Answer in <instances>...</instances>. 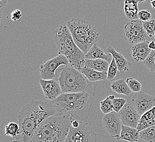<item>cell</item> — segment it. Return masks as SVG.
<instances>
[{
    "instance_id": "6da1fadb",
    "label": "cell",
    "mask_w": 155,
    "mask_h": 142,
    "mask_svg": "<svg viewBox=\"0 0 155 142\" xmlns=\"http://www.w3.org/2000/svg\"><path fill=\"white\" fill-rule=\"evenodd\" d=\"M52 104L33 100L25 104L18 113L19 130L15 139L17 142H30L34 134L45 119L57 114Z\"/></svg>"
},
{
    "instance_id": "7a4b0ae2",
    "label": "cell",
    "mask_w": 155,
    "mask_h": 142,
    "mask_svg": "<svg viewBox=\"0 0 155 142\" xmlns=\"http://www.w3.org/2000/svg\"><path fill=\"white\" fill-rule=\"evenodd\" d=\"M72 114L58 113L45 119L30 142H64L71 126Z\"/></svg>"
},
{
    "instance_id": "3957f363",
    "label": "cell",
    "mask_w": 155,
    "mask_h": 142,
    "mask_svg": "<svg viewBox=\"0 0 155 142\" xmlns=\"http://www.w3.org/2000/svg\"><path fill=\"white\" fill-rule=\"evenodd\" d=\"M54 41L58 54L66 56L71 67L81 71L84 67L85 54L75 43L67 25H61L55 30Z\"/></svg>"
},
{
    "instance_id": "277c9868",
    "label": "cell",
    "mask_w": 155,
    "mask_h": 142,
    "mask_svg": "<svg viewBox=\"0 0 155 142\" xmlns=\"http://www.w3.org/2000/svg\"><path fill=\"white\" fill-rule=\"evenodd\" d=\"M67 26L75 43L85 54L100 39L98 29L89 21L73 18L67 22Z\"/></svg>"
},
{
    "instance_id": "5b68a950",
    "label": "cell",
    "mask_w": 155,
    "mask_h": 142,
    "mask_svg": "<svg viewBox=\"0 0 155 142\" xmlns=\"http://www.w3.org/2000/svg\"><path fill=\"white\" fill-rule=\"evenodd\" d=\"M58 80L62 94L88 92L91 82L81 71L72 67L66 66L59 70Z\"/></svg>"
},
{
    "instance_id": "8992f818",
    "label": "cell",
    "mask_w": 155,
    "mask_h": 142,
    "mask_svg": "<svg viewBox=\"0 0 155 142\" xmlns=\"http://www.w3.org/2000/svg\"><path fill=\"white\" fill-rule=\"evenodd\" d=\"M89 97V94L87 92L66 93L62 94L52 102L57 112L66 113L81 110L87 104Z\"/></svg>"
},
{
    "instance_id": "52a82bcc",
    "label": "cell",
    "mask_w": 155,
    "mask_h": 142,
    "mask_svg": "<svg viewBox=\"0 0 155 142\" xmlns=\"http://www.w3.org/2000/svg\"><path fill=\"white\" fill-rule=\"evenodd\" d=\"M64 142H97V134L94 129L81 121L78 127L71 126Z\"/></svg>"
},
{
    "instance_id": "ba28073f",
    "label": "cell",
    "mask_w": 155,
    "mask_h": 142,
    "mask_svg": "<svg viewBox=\"0 0 155 142\" xmlns=\"http://www.w3.org/2000/svg\"><path fill=\"white\" fill-rule=\"evenodd\" d=\"M147 37L144 30L143 23L139 19L133 20L125 25L124 29V38L129 43L135 45L145 41Z\"/></svg>"
},
{
    "instance_id": "9c48e42d",
    "label": "cell",
    "mask_w": 155,
    "mask_h": 142,
    "mask_svg": "<svg viewBox=\"0 0 155 142\" xmlns=\"http://www.w3.org/2000/svg\"><path fill=\"white\" fill-rule=\"evenodd\" d=\"M68 60L66 56L63 55H59L48 60L40 66L39 71L41 79L45 80L54 79L56 78V72L59 67L62 65L68 66Z\"/></svg>"
},
{
    "instance_id": "30bf717a",
    "label": "cell",
    "mask_w": 155,
    "mask_h": 142,
    "mask_svg": "<svg viewBox=\"0 0 155 142\" xmlns=\"http://www.w3.org/2000/svg\"><path fill=\"white\" fill-rule=\"evenodd\" d=\"M102 125L112 138L119 140L123 124L118 113L113 111L105 114L102 119Z\"/></svg>"
},
{
    "instance_id": "8fae6325",
    "label": "cell",
    "mask_w": 155,
    "mask_h": 142,
    "mask_svg": "<svg viewBox=\"0 0 155 142\" xmlns=\"http://www.w3.org/2000/svg\"><path fill=\"white\" fill-rule=\"evenodd\" d=\"M130 104L140 116L155 106V97L145 92L135 93L130 100Z\"/></svg>"
},
{
    "instance_id": "7c38bea8",
    "label": "cell",
    "mask_w": 155,
    "mask_h": 142,
    "mask_svg": "<svg viewBox=\"0 0 155 142\" xmlns=\"http://www.w3.org/2000/svg\"><path fill=\"white\" fill-rule=\"evenodd\" d=\"M118 114L123 125L137 128L141 116L131 104H126Z\"/></svg>"
},
{
    "instance_id": "4fadbf2b",
    "label": "cell",
    "mask_w": 155,
    "mask_h": 142,
    "mask_svg": "<svg viewBox=\"0 0 155 142\" xmlns=\"http://www.w3.org/2000/svg\"><path fill=\"white\" fill-rule=\"evenodd\" d=\"M44 95L46 98L54 101L62 94L59 82L54 79L39 80Z\"/></svg>"
},
{
    "instance_id": "5bb4252c",
    "label": "cell",
    "mask_w": 155,
    "mask_h": 142,
    "mask_svg": "<svg viewBox=\"0 0 155 142\" xmlns=\"http://www.w3.org/2000/svg\"><path fill=\"white\" fill-rule=\"evenodd\" d=\"M149 41L142 42L133 45L131 47V55L136 62L145 61L149 56L152 50L149 47Z\"/></svg>"
},
{
    "instance_id": "9a60e30c",
    "label": "cell",
    "mask_w": 155,
    "mask_h": 142,
    "mask_svg": "<svg viewBox=\"0 0 155 142\" xmlns=\"http://www.w3.org/2000/svg\"><path fill=\"white\" fill-rule=\"evenodd\" d=\"M107 51L108 53L111 54L115 60L118 69L120 73L123 74L126 72L129 71V68L131 66V63L125 59L122 54L117 51L115 49L111 46L108 47Z\"/></svg>"
},
{
    "instance_id": "2e32d148",
    "label": "cell",
    "mask_w": 155,
    "mask_h": 142,
    "mask_svg": "<svg viewBox=\"0 0 155 142\" xmlns=\"http://www.w3.org/2000/svg\"><path fill=\"white\" fill-rule=\"evenodd\" d=\"M85 59H102L107 61L110 63L113 57L111 54H107L101 48L99 47L97 43H95L85 55Z\"/></svg>"
},
{
    "instance_id": "e0dca14e",
    "label": "cell",
    "mask_w": 155,
    "mask_h": 142,
    "mask_svg": "<svg viewBox=\"0 0 155 142\" xmlns=\"http://www.w3.org/2000/svg\"><path fill=\"white\" fill-rule=\"evenodd\" d=\"M139 0H124V11L127 18L133 20L138 19Z\"/></svg>"
},
{
    "instance_id": "ac0fdd59",
    "label": "cell",
    "mask_w": 155,
    "mask_h": 142,
    "mask_svg": "<svg viewBox=\"0 0 155 142\" xmlns=\"http://www.w3.org/2000/svg\"><path fill=\"white\" fill-rule=\"evenodd\" d=\"M80 71L90 82L104 81L107 79V72H99L85 66Z\"/></svg>"
},
{
    "instance_id": "d6986e66",
    "label": "cell",
    "mask_w": 155,
    "mask_h": 142,
    "mask_svg": "<svg viewBox=\"0 0 155 142\" xmlns=\"http://www.w3.org/2000/svg\"><path fill=\"white\" fill-rule=\"evenodd\" d=\"M140 139V132L137 128L122 125L119 140L128 142H137Z\"/></svg>"
},
{
    "instance_id": "ffe728a7",
    "label": "cell",
    "mask_w": 155,
    "mask_h": 142,
    "mask_svg": "<svg viewBox=\"0 0 155 142\" xmlns=\"http://www.w3.org/2000/svg\"><path fill=\"white\" fill-rule=\"evenodd\" d=\"M110 64L107 61L104 60L85 59L84 66L99 72H107Z\"/></svg>"
},
{
    "instance_id": "44dd1931",
    "label": "cell",
    "mask_w": 155,
    "mask_h": 142,
    "mask_svg": "<svg viewBox=\"0 0 155 142\" xmlns=\"http://www.w3.org/2000/svg\"><path fill=\"white\" fill-rule=\"evenodd\" d=\"M110 88L114 92L119 95L129 96L132 92L126 82V80L124 79L113 81L110 84Z\"/></svg>"
},
{
    "instance_id": "7402d4cb",
    "label": "cell",
    "mask_w": 155,
    "mask_h": 142,
    "mask_svg": "<svg viewBox=\"0 0 155 142\" xmlns=\"http://www.w3.org/2000/svg\"><path fill=\"white\" fill-rule=\"evenodd\" d=\"M140 139L146 142H155V125L141 131Z\"/></svg>"
},
{
    "instance_id": "603a6c76",
    "label": "cell",
    "mask_w": 155,
    "mask_h": 142,
    "mask_svg": "<svg viewBox=\"0 0 155 142\" xmlns=\"http://www.w3.org/2000/svg\"><path fill=\"white\" fill-rule=\"evenodd\" d=\"M115 98L114 95H110L100 102V108L102 112L107 114L114 111L113 99Z\"/></svg>"
},
{
    "instance_id": "cb8c5ba5",
    "label": "cell",
    "mask_w": 155,
    "mask_h": 142,
    "mask_svg": "<svg viewBox=\"0 0 155 142\" xmlns=\"http://www.w3.org/2000/svg\"><path fill=\"white\" fill-rule=\"evenodd\" d=\"M155 116V106H153L151 110H149L146 112L142 116H141L139 123L137 126V130L140 132L141 131V128L144 125L146 122L150 121L151 119L153 118Z\"/></svg>"
},
{
    "instance_id": "d4e9b609",
    "label": "cell",
    "mask_w": 155,
    "mask_h": 142,
    "mask_svg": "<svg viewBox=\"0 0 155 142\" xmlns=\"http://www.w3.org/2000/svg\"><path fill=\"white\" fill-rule=\"evenodd\" d=\"M19 130V126L15 122H11L7 125L5 127V136L11 137L13 139H15L17 136Z\"/></svg>"
},
{
    "instance_id": "484cf974",
    "label": "cell",
    "mask_w": 155,
    "mask_h": 142,
    "mask_svg": "<svg viewBox=\"0 0 155 142\" xmlns=\"http://www.w3.org/2000/svg\"><path fill=\"white\" fill-rule=\"evenodd\" d=\"M126 82L127 83L129 88L131 90V91L135 93L141 91L142 84L138 80L133 78L129 77L127 78Z\"/></svg>"
},
{
    "instance_id": "4316f807",
    "label": "cell",
    "mask_w": 155,
    "mask_h": 142,
    "mask_svg": "<svg viewBox=\"0 0 155 142\" xmlns=\"http://www.w3.org/2000/svg\"><path fill=\"white\" fill-rule=\"evenodd\" d=\"M144 30L147 36L150 38H153L155 35V20L151 19L143 23Z\"/></svg>"
},
{
    "instance_id": "83f0119b",
    "label": "cell",
    "mask_w": 155,
    "mask_h": 142,
    "mask_svg": "<svg viewBox=\"0 0 155 142\" xmlns=\"http://www.w3.org/2000/svg\"><path fill=\"white\" fill-rule=\"evenodd\" d=\"M118 71L117 66L116 62L114 57L110 62L109 68L107 71V79L110 81L113 82L114 79L116 77L117 71Z\"/></svg>"
},
{
    "instance_id": "f1b7e54d",
    "label": "cell",
    "mask_w": 155,
    "mask_h": 142,
    "mask_svg": "<svg viewBox=\"0 0 155 142\" xmlns=\"http://www.w3.org/2000/svg\"><path fill=\"white\" fill-rule=\"evenodd\" d=\"M143 63L150 72H155V51H152Z\"/></svg>"
},
{
    "instance_id": "f546056e",
    "label": "cell",
    "mask_w": 155,
    "mask_h": 142,
    "mask_svg": "<svg viewBox=\"0 0 155 142\" xmlns=\"http://www.w3.org/2000/svg\"><path fill=\"white\" fill-rule=\"evenodd\" d=\"M127 103V100L124 98H114L113 99L114 110L118 113L122 109Z\"/></svg>"
},
{
    "instance_id": "4dcf8cb0",
    "label": "cell",
    "mask_w": 155,
    "mask_h": 142,
    "mask_svg": "<svg viewBox=\"0 0 155 142\" xmlns=\"http://www.w3.org/2000/svg\"><path fill=\"white\" fill-rule=\"evenodd\" d=\"M137 16L138 19L144 22L150 20L151 18H152V14L148 9H143L139 11Z\"/></svg>"
},
{
    "instance_id": "1f68e13d",
    "label": "cell",
    "mask_w": 155,
    "mask_h": 142,
    "mask_svg": "<svg viewBox=\"0 0 155 142\" xmlns=\"http://www.w3.org/2000/svg\"><path fill=\"white\" fill-rule=\"evenodd\" d=\"M22 17V12L19 9H15L11 13V18L13 21H17Z\"/></svg>"
},
{
    "instance_id": "d6a6232c",
    "label": "cell",
    "mask_w": 155,
    "mask_h": 142,
    "mask_svg": "<svg viewBox=\"0 0 155 142\" xmlns=\"http://www.w3.org/2000/svg\"><path fill=\"white\" fill-rule=\"evenodd\" d=\"M154 125H155V116L153 118L151 119L150 121L146 122V124L143 125L141 128V131L143 130L147 127H151V126H154Z\"/></svg>"
},
{
    "instance_id": "836d02e7",
    "label": "cell",
    "mask_w": 155,
    "mask_h": 142,
    "mask_svg": "<svg viewBox=\"0 0 155 142\" xmlns=\"http://www.w3.org/2000/svg\"><path fill=\"white\" fill-rule=\"evenodd\" d=\"M149 47L151 49L152 51H155V42L153 41L150 42Z\"/></svg>"
},
{
    "instance_id": "e575fe53",
    "label": "cell",
    "mask_w": 155,
    "mask_h": 142,
    "mask_svg": "<svg viewBox=\"0 0 155 142\" xmlns=\"http://www.w3.org/2000/svg\"><path fill=\"white\" fill-rule=\"evenodd\" d=\"M8 2V0H0V7L1 8H3L4 7L6 6V5L7 4Z\"/></svg>"
},
{
    "instance_id": "d590c367",
    "label": "cell",
    "mask_w": 155,
    "mask_h": 142,
    "mask_svg": "<svg viewBox=\"0 0 155 142\" xmlns=\"http://www.w3.org/2000/svg\"><path fill=\"white\" fill-rule=\"evenodd\" d=\"M151 5L152 9H155V0H151Z\"/></svg>"
},
{
    "instance_id": "8d00e7d4",
    "label": "cell",
    "mask_w": 155,
    "mask_h": 142,
    "mask_svg": "<svg viewBox=\"0 0 155 142\" xmlns=\"http://www.w3.org/2000/svg\"><path fill=\"white\" fill-rule=\"evenodd\" d=\"M146 1H147V0H139V3H143L144 2H145Z\"/></svg>"
},
{
    "instance_id": "74e56055",
    "label": "cell",
    "mask_w": 155,
    "mask_h": 142,
    "mask_svg": "<svg viewBox=\"0 0 155 142\" xmlns=\"http://www.w3.org/2000/svg\"><path fill=\"white\" fill-rule=\"evenodd\" d=\"M11 142H17V141H15V140H13V141H12Z\"/></svg>"
},
{
    "instance_id": "f35d334b",
    "label": "cell",
    "mask_w": 155,
    "mask_h": 142,
    "mask_svg": "<svg viewBox=\"0 0 155 142\" xmlns=\"http://www.w3.org/2000/svg\"><path fill=\"white\" fill-rule=\"evenodd\" d=\"M154 38H155V37H154Z\"/></svg>"
}]
</instances>
